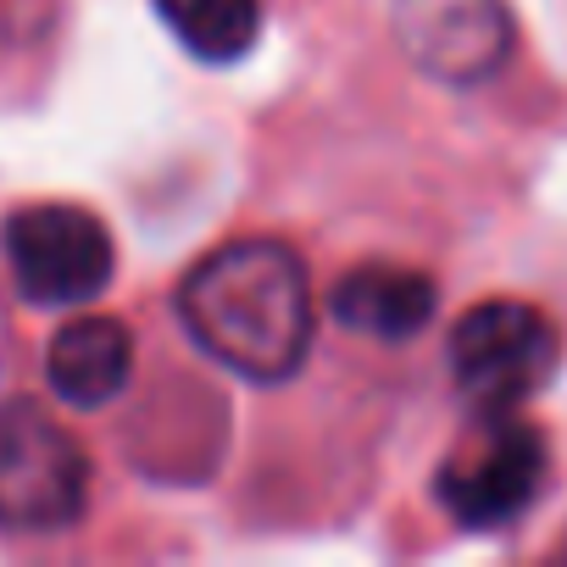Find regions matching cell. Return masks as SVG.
Listing matches in <instances>:
<instances>
[{"label":"cell","instance_id":"3","mask_svg":"<svg viewBox=\"0 0 567 567\" xmlns=\"http://www.w3.org/2000/svg\"><path fill=\"white\" fill-rule=\"evenodd\" d=\"M0 245H7V267L18 278L23 301L34 307H84L117 272L112 228L90 206H73V200L18 206L7 228H0Z\"/></svg>","mask_w":567,"mask_h":567},{"label":"cell","instance_id":"2","mask_svg":"<svg viewBox=\"0 0 567 567\" xmlns=\"http://www.w3.org/2000/svg\"><path fill=\"white\" fill-rule=\"evenodd\" d=\"M90 506V456L79 440L40 412V401L0 406V528L62 534Z\"/></svg>","mask_w":567,"mask_h":567},{"label":"cell","instance_id":"4","mask_svg":"<svg viewBox=\"0 0 567 567\" xmlns=\"http://www.w3.org/2000/svg\"><path fill=\"white\" fill-rule=\"evenodd\" d=\"M556 329L528 301H478L451 329V373L473 412L501 417L534 401L556 373Z\"/></svg>","mask_w":567,"mask_h":567},{"label":"cell","instance_id":"10","mask_svg":"<svg viewBox=\"0 0 567 567\" xmlns=\"http://www.w3.org/2000/svg\"><path fill=\"white\" fill-rule=\"evenodd\" d=\"M561 556H567V539H561Z\"/></svg>","mask_w":567,"mask_h":567},{"label":"cell","instance_id":"8","mask_svg":"<svg viewBox=\"0 0 567 567\" xmlns=\"http://www.w3.org/2000/svg\"><path fill=\"white\" fill-rule=\"evenodd\" d=\"M134 373V334L117 318H79L51 340L45 384L68 406H106Z\"/></svg>","mask_w":567,"mask_h":567},{"label":"cell","instance_id":"5","mask_svg":"<svg viewBox=\"0 0 567 567\" xmlns=\"http://www.w3.org/2000/svg\"><path fill=\"white\" fill-rule=\"evenodd\" d=\"M545 473H550L545 434L534 423H517L512 412H501V417H489V429L478 440H467L434 473V495L462 528H506L539 501Z\"/></svg>","mask_w":567,"mask_h":567},{"label":"cell","instance_id":"7","mask_svg":"<svg viewBox=\"0 0 567 567\" xmlns=\"http://www.w3.org/2000/svg\"><path fill=\"white\" fill-rule=\"evenodd\" d=\"M434 307H440V290H434V278L417 272V267H395V261H362L351 267L340 284H334V296H329V312L368 334V340H412L434 323Z\"/></svg>","mask_w":567,"mask_h":567},{"label":"cell","instance_id":"6","mask_svg":"<svg viewBox=\"0 0 567 567\" xmlns=\"http://www.w3.org/2000/svg\"><path fill=\"white\" fill-rule=\"evenodd\" d=\"M395 45L406 62L440 84H484L512 56L506 0H395Z\"/></svg>","mask_w":567,"mask_h":567},{"label":"cell","instance_id":"9","mask_svg":"<svg viewBox=\"0 0 567 567\" xmlns=\"http://www.w3.org/2000/svg\"><path fill=\"white\" fill-rule=\"evenodd\" d=\"M173 40L200 62H239L261 40V0H156Z\"/></svg>","mask_w":567,"mask_h":567},{"label":"cell","instance_id":"1","mask_svg":"<svg viewBox=\"0 0 567 567\" xmlns=\"http://www.w3.org/2000/svg\"><path fill=\"white\" fill-rule=\"evenodd\" d=\"M184 334L250 384H284L312 357V284L284 239H228L178 278Z\"/></svg>","mask_w":567,"mask_h":567}]
</instances>
